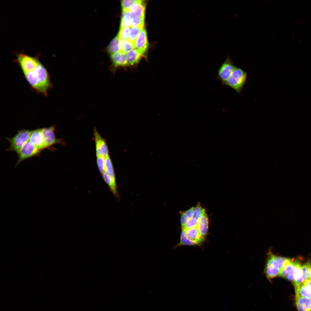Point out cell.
<instances>
[{
	"label": "cell",
	"instance_id": "obj_1",
	"mask_svg": "<svg viewBox=\"0 0 311 311\" xmlns=\"http://www.w3.org/2000/svg\"><path fill=\"white\" fill-rule=\"evenodd\" d=\"M19 66L31 87L37 93L46 96L52 84L49 73L40 62L38 56L25 57Z\"/></svg>",
	"mask_w": 311,
	"mask_h": 311
},
{
	"label": "cell",
	"instance_id": "obj_2",
	"mask_svg": "<svg viewBox=\"0 0 311 311\" xmlns=\"http://www.w3.org/2000/svg\"><path fill=\"white\" fill-rule=\"evenodd\" d=\"M247 81L246 72L240 68L235 66L225 86L232 88L240 94Z\"/></svg>",
	"mask_w": 311,
	"mask_h": 311
},
{
	"label": "cell",
	"instance_id": "obj_3",
	"mask_svg": "<svg viewBox=\"0 0 311 311\" xmlns=\"http://www.w3.org/2000/svg\"><path fill=\"white\" fill-rule=\"evenodd\" d=\"M33 131L26 129L19 130L16 134L12 138H7L10 146L6 151H12L17 154L23 145L29 141L31 135Z\"/></svg>",
	"mask_w": 311,
	"mask_h": 311
},
{
	"label": "cell",
	"instance_id": "obj_4",
	"mask_svg": "<svg viewBox=\"0 0 311 311\" xmlns=\"http://www.w3.org/2000/svg\"><path fill=\"white\" fill-rule=\"evenodd\" d=\"M42 150L36 147L29 141L23 145L17 153L18 159L15 166H17L22 161L29 158L39 156Z\"/></svg>",
	"mask_w": 311,
	"mask_h": 311
},
{
	"label": "cell",
	"instance_id": "obj_5",
	"mask_svg": "<svg viewBox=\"0 0 311 311\" xmlns=\"http://www.w3.org/2000/svg\"><path fill=\"white\" fill-rule=\"evenodd\" d=\"M235 66L234 62L228 55L218 70L216 77L223 86H225L226 83L232 73Z\"/></svg>",
	"mask_w": 311,
	"mask_h": 311
},
{
	"label": "cell",
	"instance_id": "obj_6",
	"mask_svg": "<svg viewBox=\"0 0 311 311\" xmlns=\"http://www.w3.org/2000/svg\"><path fill=\"white\" fill-rule=\"evenodd\" d=\"M55 126L54 125L42 128V132L44 140V148H49L56 144L64 145L62 139H57L55 134Z\"/></svg>",
	"mask_w": 311,
	"mask_h": 311
},
{
	"label": "cell",
	"instance_id": "obj_7",
	"mask_svg": "<svg viewBox=\"0 0 311 311\" xmlns=\"http://www.w3.org/2000/svg\"><path fill=\"white\" fill-rule=\"evenodd\" d=\"M265 269L266 274L268 279H271L278 275L280 270L274 255L270 253Z\"/></svg>",
	"mask_w": 311,
	"mask_h": 311
},
{
	"label": "cell",
	"instance_id": "obj_8",
	"mask_svg": "<svg viewBox=\"0 0 311 311\" xmlns=\"http://www.w3.org/2000/svg\"><path fill=\"white\" fill-rule=\"evenodd\" d=\"M94 136L97 157L103 156L106 157L108 156L109 150L106 142L96 128L94 129Z\"/></svg>",
	"mask_w": 311,
	"mask_h": 311
},
{
	"label": "cell",
	"instance_id": "obj_9",
	"mask_svg": "<svg viewBox=\"0 0 311 311\" xmlns=\"http://www.w3.org/2000/svg\"><path fill=\"white\" fill-rule=\"evenodd\" d=\"M110 55L113 72L118 68L127 67L126 53L120 51Z\"/></svg>",
	"mask_w": 311,
	"mask_h": 311
},
{
	"label": "cell",
	"instance_id": "obj_10",
	"mask_svg": "<svg viewBox=\"0 0 311 311\" xmlns=\"http://www.w3.org/2000/svg\"><path fill=\"white\" fill-rule=\"evenodd\" d=\"M311 267V263L309 262L302 266L293 281L295 288L309 279Z\"/></svg>",
	"mask_w": 311,
	"mask_h": 311
},
{
	"label": "cell",
	"instance_id": "obj_11",
	"mask_svg": "<svg viewBox=\"0 0 311 311\" xmlns=\"http://www.w3.org/2000/svg\"><path fill=\"white\" fill-rule=\"evenodd\" d=\"M148 46L147 32L144 28L140 32L134 42V49L143 55L147 50Z\"/></svg>",
	"mask_w": 311,
	"mask_h": 311
},
{
	"label": "cell",
	"instance_id": "obj_12",
	"mask_svg": "<svg viewBox=\"0 0 311 311\" xmlns=\"http://www.w3.org/2000/svg\"><path fill=\"white\" fill-rule=\"evenodd\" d=\"M42 128L33 130L29 141L38 149L43 150L44 148V140L42 132Z\"/></svg>",
	"mask_w": 311,
	"mask_h": 311
},
{
	"label": "cell",
	"instance_id": "obj_13",
	"mask_svg": "<svg viewBox=\"0 0 311 311\" xmlns=\"http://www.w3.org/2000/svg\"><path fill=\"white\" fill-rule=\"evenodd\" d=\"M134 16L145 17V5L143 1L137 0L127 10Z\"/></svg>",
	"mask_w": 311,
	"mask_h": 311
},
{
	"label": "cell",
	"instance_id": "obj_14",
	"mask_svg": "<svg viewBox=\"0 0 311 311\" xmlns=\"http://www.w3.org/2000/svg\"><path fill=\"white\" fill-rule=\"evenodd\" d=\"M143 55L136 50L133 49L126 53L127 67H133L139 62Z\"/></svg>",
	"mask_w": 311,
	"mask_h": 311
},
{
	"label": "cell",
	"instance_id": "obj_15",
	"mask_svg": "<svg viewBox=\"0 0 311 311\" xmlns=\"http://www.w3.org/2000/svg\"><path fill=\"white\" fill-rule=\"evenodd\" d=\"M296 303L298 311H311V300L296 295Z\"/></svg>",
	"mask_w": 311,
	"mask_h": 311
},
{
	"label": "cell",
	"instance_id": "obj_16",
	"mask_svg": "<svg viewBox=\"0 0 311 311\" xmlns=\"http://www.w3.org/2000/svg\"><path fill=\"white\" fill-rule=\"evenodd\" d=\"M103 178L108 185L111 191L114 196H118L115 174L110 175L104 171L102 174Z\"/></svg>",
	"mask_w": 311,
	"mask_h": 311
},
{
	"label": "cell",
	"instance_id": "obj_17",
	"mask_svg": "<svg viewBox=\"0 0 311 311\" xmlns=\"http://www.w3.org/2000/svg\"><path fill=\"white\" fill-rule=\"evenodd\" d=\"M197 227L201 235L204 238L206 235L208 229V219L206 213L198 219Z\"/></svg>",
	"mask_w": 311,
	"mask_h": 311
},
{
	"label": "cell",
	"instance_id": "obj_18",
	"mask_svg": "<svg viewBox=\"0 0 311 311\" xmlns=\"http://www.w3.org/2000/svg\"><path fill=\"white\" fill-rule=\"evenodd\" d=\"M296 295L308 298H311V288L304 282L295 288Z\"/></svg>",
	"mask_w": 311,
	"mask_h": 311
},
{
	"label": "cell",
	"instance_id": "obj_19",
	"mask_svg": "<svg viewBox=\"0 0 311 311\" xmlns=\"http://www.w3.org/2000/svg\"><path fill=\"white\" fill-rule=\"evenodd\" d=\"M186 230L187 236L189 239L200 244L203 241L204 238L201 235L197 227Z\"/></svg>",
	"mask_w": 311,
	"mask_h": 311
},
{
	"label": "cell",
	"instance_id": "obj_20",
	"mask_svg": "<svg viewBox=\"0 0 311 311\" xmlns=\"http://www.w3.org/2000/svg\"><path fill=\"white\" fill-rule=\"evenodd\" d=\"M133 16L128 10L122 11L120 29L131 27Z\"/></svg>",
	"mask_w": 311,
	"mask_h": 311
},
{
	"label": "cell",
	"instance_id": "obj_21",
	"mask_svg": "<svg viewBox=\"0 0 311 311\" xmlns=\"http://www.w3.org/2000/svg\"><path fill=\"white\" fill-rule=\"evenodd\" d=\"M119 45L120 51L125 53L134 48V44L129 40L119 38Z\"/></svg>",
	"mask_w": 311,
	"mask_h": 311
},
{
	"label": "cell",
	"instance_id": "obj_22",
	"mask_svg": "<svg viewBox=\"0 0 311 311\" xmlns=\"http://www.w3.org/2000/svg\"><path fill=\"white\" fill-rule=\"evenodd\" d=\"M199 244H200L199 243L189 239L187 236L186 230L184 228H182L181 235L180 240L178 245L179 246L183 245L195 246L198 245Z\"/></svg>",
	"mask_w": 311,
	"mask_h": 311
},
{
	"label": "cell",
	"instance_id": "obj_23",
	"mask_svg": "<svg viewBox=\"0 0 311 311\" xmlns=\"http://www.w3.org/2000/svg\"><path fill=\"white\" fill-rule=\"evenodd\" d=\"M119 42V38L118 35L110 42L107 47L108 51L110 55L120 51Z\"/></svg>",
	"mask_w": 311,
	"mask_h": 311
},
{
	"label": "cell",
	"instance_id": "obj_24",
	"mask_svg": "<svg viewBox=\"0 0 311 311\" xmlns=\"http://www.w3.org/2000/svg\"><path fill=\"white\" fill-rule=\"evenodd\" d=\"M301 266V265L299 262L297 261H293V267L287 275L286 278L289 280L293 281L296 276L300 270Z\"/></svg>",
	"mask_w": 311,
	"mask_h": 311
},
{
	"label": "cell",
	"instance_id": "obj_25",
	"mask_svg": "<svg viewBox=\"0 0 311 311\" xmlns=\"http://www.w3.org/2000/svg\"><path fill=\"white\" fill-rule=\"evenodd\" d=\"M293 264V260L287 258L283 267L280 271L278 275L282 277L286 278L287 275L291 270Z\"/></svg>",
	"mask_w": 311,
	"mask_h": 311
},
{
	"label": "cell",
	"instance_id": "obj_26",
	"mask_svg": "<svg viewBox=\"0 0 311 311\" xmlns=\"http://www.w3.org/2000/svg\"><path fill=\"white\" fill-rule=\"evenodd\" d=\"M144 28L130 27L129 40L134 44L140 32Z\"/></svg>",
	"mask_w": 311,
	"mask_h": 311
},
{
	"label": "cell",
	"instance_id": "obj_27",
	"mask_svg": "<svg viewBox=\"0 0 311 311\" xmlns=\"http://www.w3.org/2000/svg\"><path fill=\"white\" fill-rule=\"evenodd\" d=\"M105 171L110 175L115 174L112 162L109 156L105 158Z\"/></svg>",
	"mask_w": 311,
	"mask_h": 311
},
{
	"label": "cell",
	"instance_id": "obj_28",
	"mask_svg": "<svg viewBox=\"0 0 311 311\" xmlns=\"http://www.w3.org/2000/svg\"><path fill=\"white\" fill-rule=\"evenodd\" d=\"M145 17L133 16L131 27H144Z\"/></svg>",
	"mask_w": 311,
	"mask_h": 311
},
{
	"label": "cell",
	"instance_id": "obj_29",
	"mask_svg": "<svg viewBox=\"0 0 311 311\" xmlns=\"http://www.w3.org/2000/svg\"><path fill=\"white\" fill-rule=\"evenodd\" d=\"M198 220L194 217L188 219L184 227L182 228L187 230L189 228L197 227Z\"/></svg>",
	"mask_w": 311,
	"mask_h": 311
},
{
	"label": "cell",
	"instance_id": "obj_30",
	"mask_svg": "<svg viewBox=\"0 0 311 311\" xmlns=\"http://www.w3.org/2000/svg\"><path fill=\"white\" fill-rule=\"evenodd\" d=\"M205 213V209L202 208L199 204L194 207L193 217L198 220Z\"/></svg>",
	"mask_w": 311,
	"mask_h": 311
},
{
	"label": "cell",
	"instance_id": "obj_31",
	"mask_svg": "<svg viewBox=\"0 0 311 311\" xmlns=\"http://www.w3.org/2000/svg\"><path fill=\"white\" fill-rule=\"evenodd\" d=\"M130 27L120 29L118 34L120 39L129 40Z\"/></svg>",
	"mask_w": 311,
	"mask_h": 311
},
{
	"label": "cell",
	"instance_id": "obj_32",
	"mask_svg": "<svg viewBox=\"0 0 311 311\" xmlns=\"http://www.w3.org/2000/svg\"><path fill=\"white\" fill-rule=\"evenodd\" d=\"M105 157L103 156L97 157V163L100 172L103 174L105 171Z\"/></svg>",
	"mask_w": 311,
	"mask_h": 311
},
{
	"label": "cell",
	"instance_id": "obj_33",
	"mask_svg": "<svg viewBox=\"0 0 311 311\" xmlns=\"http://www.w3.org/2000/svg\"><path fill=\"white\" fill-rule=\"evenodd\" d=\"M137 0H124L122 1L121 5L122 11L127 10L133 3Z\"/></svg>",
	"mask_w": 311,
	"mask_h": 311
},
{
	"label": "cell",
	"instance_id": "obj_34",
	"mask_svg": "<svg viewBox=\"0 0 311 311\" xmlns=\"http://www.w3.org/2000/svg\"><path fill=\"white\" fill-rule=\"evenodd\" d=\"M274 257L278 263L279 268L280 271L283 267L287 258L275 255H274Z\"/></svg>",
	"mask_w": 311,
	"mask_h": 311
},
{
	"label": "cell",
	"instance_id": "obj_35",
	"mask_svg": "<svg viewBox=\"0 0 311 311\" xmlns=\"http://www.w3.org/2000/svg\"><path fill=\"white\" fill-rule=\"evenodd\" d=\"M194 208V207H192L189 209L183 212L188 220L193 217Z\"/></svg>",
	"mask_w": 311,
	"mask_h": 311
},
{
	"label": "cell",
	"instance_id": "obj_36",
	"mask_svg": "<svg viewBox=\"0 0 311 311\" xmlns=\"http://www.w3.org/2000/svg\"><path fill=\"white\" fill-rule=\"evenodd\" d=\"M305 283L309 286L311 288V279H308L304 282Z\"/></svg>",
	"mask_w": 311,
	"mask_h": 311
},
{
	"label": "cell",
	"instance_id": "obj_37",
	"mask_svg": "<svg viewBox=\"0 0 311 311\" xmlns=\"http://www.w3.org/2000/svg\"><path fill=\"white\" fill-rule=\"evenodd\" d=\"M309 279H311V268H310V274H309Z\"/></svg>",
	"mask_w": 311,
	"mask_h": 311
}]
</instances>
